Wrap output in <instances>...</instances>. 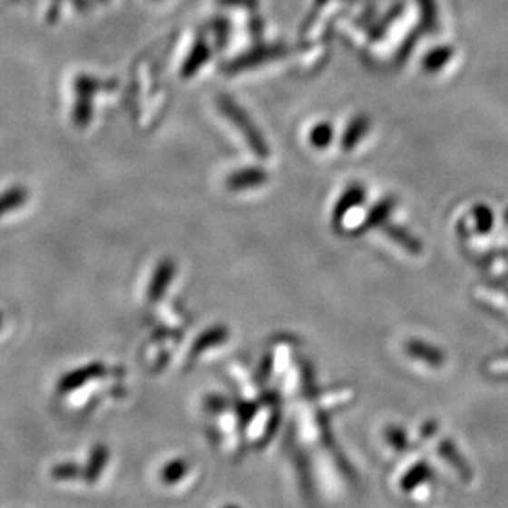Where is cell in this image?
<instances>
[{
	"label": "cell",
	"instance_id": "obj_1",
	"mask_svg": "<svg viewBox=\"0 0 508 508\" xmlns=\"http://www.w3.org/2000/svg\"><path fill=\"white\" fill-rule=\"evenodd\" d=\"M218 105H220L222 114L226 115L229 121L234 123L239 131L242 132V135L246 137L247 143H249V147L252 149L255 155L259 158L269 157V145L263 141L262 133L255 127V123L247 115L246 111L237 103H234L232 97L229 96H220Z\"/></svg>",
	"mask_w": 508,
	"mask_h": 508
},
{
	"label": "cell",
	"instance_id": "obj_2",
	"mask_svg": "<svg viewBox=\"0 0 508 508\" xmlns=\"http://www.w3.org/2000/svg\"><path fill=\"white\" fill-rule=\"evenodd\" d=\"M105 374H107V368L101 362H94V364H89L84 367L76 368V370H73L70 374H66L60 378L58 386H56L58 394H73L74 390L86 386L89 382L104 377Z\"/></svg>",
	"mask_w": 508,
	"mask_h": 508
},
{
	"label": "cell",
	"instance_id": "obj_3",
	"mask_svg": "<svg viewBox=\"0 0 508 508\" xmlns=\"http://www.w3.org/2000/svg\"><path fill=\"white\" fill-rule=\"evenodd\" d=\"M287 53L285 46H263V48H255L252 52L244 53L242 56H239L237 60L229 63L224 70L228 73H236V71L249 70L259 66L262 63L278 58L281 54Z\"/></svg>",
	"mask_w": 508,
	"mask_h": 508
},
{
	"label": "cell",
	"instance_id": "obj_4",
	"mask_svg": "<svg viewBox=\"0 0 508 508\" xmlns=\"http://www.w3.org/2000/svg\"><path fill=\"white\" fill-rule=\"evenodd\" d=\"M175 273L176 265L171 259H163L161 262L158 263L153 277L150 280L149 291H147L150 305H155L163 298L170 283L175 278Z\"/></svg>",
	"mask_w": 508,
	"mask_h": 508
},
{
	"label": "cell",
	"instance_id": "obj_5",
	"mask_svg": "<svg viewBox=\"0 0 508 508\" xmlns=\"http://www.w3.org/2000/svg\"><path fill=\"white\" fill-rule=\"evenodd\" d=\"M229 329L226 326H212L208 331L204 333L193 342L191 349H190V354H188V364H191L196 359H200L204 352L214 347V346H220V344H224L228 341Z\"/></svg>",
	"mask_w": 508,
	"mask_h": 508
},
{
	"label": "cell",
	"instance_id": "obj_6",
	"mask_svg": "<svg viewBox=\"0 0 508 508\" xmlns=\"http://www.w3.org/2000/svg\"><path fill=\"white\" fill-rule=\"evenodd\" d=\"M269 175L265 170L260 168H246V170H239L228 176L226 186L230 191H242L249 188H255L260 184L267 183Z\"/></svg>",
	"mask_w": 508,
	"mask_h": 508
},
{
	"label": "cell",
	"instance_id": "obj_7",
	"mask_svg": "<svg viewBox=\"0 0 508 508\" xmlns=\"http://www.w3.org/2000/svg\"><path fill=\"white\" fill-rule=\"evenodd\" d=\"M406 352L413 359L421 360L430 367L438 368L444 364V354L438 347L423 341H410L406 344Z\"/></svg>",
	"mask_w": 508,
	"mask_h": 508
},
{
	"label": "cell",
	"instance_id": "obj_8",
	"mask_svg": "<svg viewBox=\"0 0 508 508\" xmlns=\"http://www.w3.org/2000/svg\"><path fill=\"white\" fill-rule=\"evenodd\" d=\"M364 200H366V190L360 184H352L351 188L339 198V201L336 202L333 212L334 226H339L344 216L356 206H359Z\"/></svg>",
	"mask_w": 508,
	"mask_h": 508
},
{
	"label": "cell",
	"instance_id": "obj_9",
	"mask_svg": "<svg viewBox=\"0 0 508 508\" xmlns=\"http://www.w3.org/2000/svg\"><path fill=\"white\" fill-rule=\"evenodd\" d=\"M210 58V44H206L204 40H200L198 44H194L193 50L188 54L186 62L181 66V76L183 78H191L194 73L201 70L204 63L208 62Z\"/></svg>",
	"mask_w": 508,
	"mask_h": 508
},
{
	"label": "cell",
	"instance_id": "obj_10",
	"mask_svg": "<svg viewBox=\"0 0 508 508\" xmlns=\"http://www.w3.org/2000/svg\"><path fill=\"white\" fill-rule=\"evenodd\" d=\"M109 463V449L104 444H97L91 456H89L88 465L84 467V479L86 483L94 484L101 477V474L105 469V465Z\"/></svg>",
	"mask_w": 508,
	"mask_h": 508
},
{
	"label": "cell",
	"instance_id": "obj_11",
	"mask_svg": "<svg viewBox=\"0 0 508 508\" xmlns=\"http://www.w3.org/2000/svg\"><path fill=\"white\" fill-rule=\"evenodd\" d=\"M384 230H386V236L395 240L398 246L404 247L405 250H408L410 254H420L423 250L420 240L416 237H413L408 230H405L404 228L386 226Z\"/></svg>",
	"mask_w": 508,
	"mask_h": 508
},
{
	"label": "cell",
	"instance_id": "obj_12",
	"mask_svg": "<svg viewBox=\"0 0 508 508\" xmlns=\"http://www.w3.org/2000/svg\"><path fill=\"white\" fill-rule=\"evenodd\" d=\"M28 200V191L22 186H14L7 191L0 194V216L7 214L10 210H15L25 204Z\"/></svg>",
	"mask_w": 508,
	"mask_h": 508
},
{
	"label": "cell",
	"instance_id": "obj_13",
	"mask_svg": "<svg viewBox=\"0 0 508 508\" xmlns=\"http://www.w3.org/2000/svg\"><path fill=\"white\" fill-rule=\"evenodd\" d=\"M439 453H441L443 459L447 461L449 464L453 465V467L456 469L457 473L461 474L464 479H469V477H471V471H469V467L465 464L464 459L461 457L459 451H457L456 446L453 444V441H451V439H444V441L441 443V446H439Z\"/></svg>",
	"mask_w": 508,
	"mask_h": 508
},
{
	"label": "cell",
	"instance_id": "obj_14",
	"mask_svg": "<svg viewBox=\"0 0 508 508\" xmlns=\"http://www.w3.org/2000/svg\"><path fill=\"white\" fill-rule=\"evenodd\" d=\"M394 198H386L384 201L378 202L377 206H376L374 210H370L367 220H366V222L360 226L359 232H357V234H362V232H366L367 229L376 228L378 224H382V222L388 218V214L392 212V210H394Z\"/></svg>",
	"mask_w": 508,
	"mask_h": 508
},
{
	"label": "cell",
	"instance_id": "obj_15",
	"mask_svg": "<svg viewBox=\"0 0 508 508\" xmlns=\"http://www.w3.org/2000/svg\"><path fill=\"white\" fill-rule=\"evenodd\" d=\"M431 477H433V473H431L430 465L426 463H418V464L413 465L408 473L405 474L404 479H402V489L404 491H413L415 487L430 481Z\"/></svg>",
	"mask_w": 508,
	"mask_h": 508
},
{
	"label": "cell",
	"instance_id": "obj_16",
	"mask_svg": "<svg viewBox=\"0 0 508 508\" xmlns=\"http://www.w3.org/2000/svg\"><path fill=\"white\" fill-rule=\"evenodd\" d=\"M368 131V121L366 117H359L356 121H352L349 129L344 133V141H342V149L346 151L354 149L357 143H359L360 139L367 133Z\"/></svg>",
	"mask_w": 508,
	"mask_h": 508
},
{
	"label": "cell",
	"instance_id": "obj_17",
	"mask_svg": "<svg viewBox=\"0 0 508 508\" xmlns=\"http://www.w3.org/2000/svg\"><path fill=\"white\" fill-rule=\"evenodd\" d=\"M188 474V463L184 459H175L168 463L161 471V481L167 485H175Z\"/></svg>",
	"mask_w": 508,
	"mask_h": 508
},
{
	"label": "cell",
	"instance_id": "obj_18",
	"mask_svg": "<svg viewBox=\"0 0 508 508\" xmlns=\"http://www.w3.org/2000/svg\"><path fill=\"white\" fill-rule=\"evenodd\" d=\"M333 125L327 122L318 123L309 132V143L316 149H325L333 141Z\"/></svg>",
	"mask_w": 508,
	"mask_h": 508
},
{
	"label": "cell",
	"instance_id": "obj_19",
	"mask_svg": "<svg viewBox=\"0 0 508 508\" xmlns=\"http://www.w3.org/2000/svg\"><path fill=\"white\" fill-rule=\"evenodd\" d=\"M105 86H114V83H103L97 78H91V76H79L76 81H74V89L78 93L79 96H91L96 94L97 91H103Z\"/></svg>",
	"mask_w": 508,
	"mask_h": 508
},
{
	"label": "cell",
	"instance_id": "obj_20",
	"mask_svg": "<svg viewBox=\"0 0 508 508\" xmlns=\"http://www.w3.org/2000/svg\"><path fill=\"white\" fill-rule=\"evenodd\" d=\"M93 119V101L91 96H79V101L73 111V121L78 127H86Z\"/></svg>",
	"mask_w": 508,
	"mask_h": 508
},
{
	"label": "cell",
	"instance_id": "obj_21",
	"mask_svg": "<svg viewBox=\"0 0 508 508\" xmlns=\"http://www.w3.org/2000/svg\"><path fill=\"white\" fill-rule=\"evenodd\" d=\"M473 216L475 218V230L477 234H487L493 226V212L491 208L479 204L473 210Z\"/></svg>",
	"mask_w": 508,
	"mask_h": 508
},
{
	"label": "cell",
	"instance_id": "obj_22",
	"mask_svg": "<svg viewBox=\"0 0 508 508\" xmlns=\"http://www.w3.org/2000/svg\"><path fill=\"white\" fill-rule=\"evenodd\" d=\"M52 475L56 481H73L79 475H84V469L74 463H62L53 467Z\"/></svg>",
	"mask_w": 508,
	"mask_h": 508
},
{
	"label": "cell",
	"instance_id": "obj_23",
	"mask_svg": "<svg viewBox=\"0 0 508 508\" xmlns=\"http://www.w3.org/2000/svg\"><path fill=\"white\" fill-rule=\"evenodd\" d=\"M210 30H212V34L216 36V42L220 46H224L229 38V30H230V25H229L228 18H214L210 20Z\"/></svg>",
	"mask_w": 508,
	"mask_h": 508
},
{
	"label": "cell",
	"instance_id": "obj_24",
	"mask_svg": "<svg viewBox=\"0 0 508 508\" xmlns=\"http://www.w3.org/2000/svg\"><path fill=\"white\" fill-rule=\"evenodd\" d=\"M237 420L240 428H246L250 421L254 420L255 413L259 410V405L254 402H242L237 405Z\"/></svg>",
	"mask_w": 508,
	"mask_h": 508
},
{
	"label": "cell",
	"instance_id": "obj_25",
	"mask_svg": "<svg viewBox=\"0 0 508 508\" xmlns=\"http://www.w3.org/2000/svg\"><path fill=\"white\" fill-rule=\"evenodd\" d=\"M386 441L390 446H394L396 451H405L408 447V438L406 433L402 428L390 426L386 433Z\"/></svg>",
	"mask_w": 508,
	"mask_h": 508
},
{
	"label": "cell",
	"instance_id": "obj_26",
	"mask_svg": "<svg viewBox=\"0 0 508 508\" xmlns=\"http://www.w3.org/2000/svg\"><path fill=\"white\" fill-rule=\"evenodd\" d=\"M451 52L449 50H438V52L431 53L430 56L426 58V68L428 70H438L439 66H443L444 62H447Z\"/></svg>",
	"mask_w": 508,
	"mask_h": 508
},
{
	"label": "cell",
	"instance_id": "obj_27",
	"mask_svg": "<svg viewBox=\"0 0 508 508\" xmlns=\"http://www.w3.org/2000/svg\"><path fill=\"white\" fill-rule=\"evenodd\" d=\"M273 360L272 356H265V359L262 360V366L259 368L257 372V382L259 384H267V380L272 376Z\"/></svg>",
	"mask_w": 508,
	"mask_h": 508
},
{
	"label": "cell",
	"instance_id": "obj_28",
	"mask_svg": "<svg viewBox=\"0 0 508 508\" xmlns=\"http://www.w3.org/2000/svg\"><path fill=\"white\" fill-rule=\"evenodd\" d=\"M278 423H280V412L277 410V412L273 413L272 418L269 421V425H267V431H265V435H263V438L260 439V444H267L270 438L273 436V433L277 431L278 428Z\"/></svg>",
	"mask_w": 508,
	"mask_h": 508
},
{
	"label": "cell",
	"instance_id": "obj_29",
	"mask_svg": "<svg viewBox=\"0 0 508 508\" xmlns=\"http://www.w3.org/2000/svg\"><path fill=\"white\" fill-rule=\"evenodd\" d=\"M216 2L224 7H244V9H255L259 5V0H216Z\"/></svg>",
	"mask_w": 508,
	"mask_h": 508
},
{
	"label": "cell",
	"instance_id": "obj_30",
	"mask_svg": "<svg viewBox=\"0 0 508 508\" xmlns=\"http://www.w3.org/2000/svg\"><path fill=\"white\" fill-rule=\"evenodd\" d=\"M252 22H254V25H252V34H254V35H259V34H260V28H262V22H259L257 18H254Z\"/></svg>",
	"mask_w": 508,
	"mask_h": 508
},
{
	"label": "cell",
	"instance_id": "obj_31",
	"mask_svg": "<svg viewBox=\"0 0 508 508\" xmlns=\"http://www.w3.org/2000/svg\"><path fill=\"white\" fill-rule=\"evenodd\" d=\"M2 323H4V316L0 315V327H2Z\"/></svg>",
	"mask_w": 508,
	"mask_h": 508
},
{
	"label": "cell",
	"instance_id": "obj_32",
	"mask_svg": "<svg viewBox=\"0 0 508 508\" xmlns=\"http://www.w3.org/2000/svg\"><path fill=\"white\" fill-rule=\"evenodd\" d=\"M103 2H105V0H103Z\"/></svg>",
	"mask_w": 508,
	"mask_h": 508
}]
</instances>
